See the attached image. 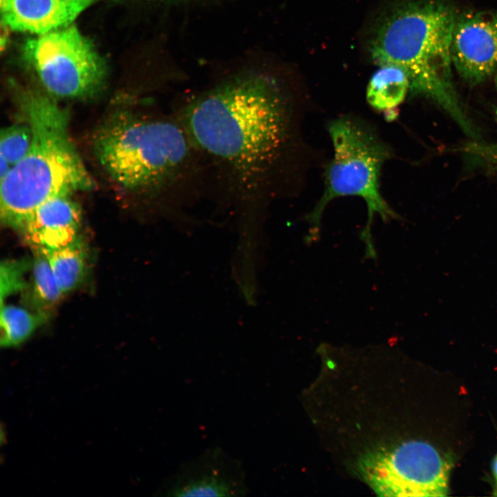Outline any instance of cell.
Returning <instances> with one entry per match:
<instances>
[{"label": "cell", "instance_id": "obj_10", "mask_svg": "<svg viewBox=\"0 0 497 497\" xmlns=\"http://www.w3.org/2000/svg\"><path fill=\"white\" fill-rule=\"evenodd\" d=\"M81 220L79 206L70 194L60 195L39 205L20 232L32 249L52 250L67 246L79 237Z\"/></svg>", "mask_w": 497, "mask_h": 497}, {"label": "cell", "instance_id": "obj_4", "mask_svg": "<svg viewBox=\"0 0 497 497\" xmlns=\"http://www.w3.org/2000/svg\"><path fill=\"white\" fill-rule=\"evenodd\" d=\"M453 8L441 0H409L381 23L371 42L376 64H391L407 75L410 90L430 99L476 138L452 82L451 46L456 20Z\"/></svg>", "mask_w": 497, "mask_h": 497}, {"label": "cell", "instance_id": "obj_14", "mask_svg": "<svg viewBox=\"0 0 497 497\" xmlns=\"http://www.w3.org/2000/svg\"><path fill=\"white\" fill-rule=\"evenodd\" d=\"M47 319L48 313L32 312L15 304H1V346L8 348L21 344Z\"/></svg>", "mask_w": 497, "mask_h": 497}, {"label": "cell", "instance_id": "obj_20", "mask_svg": "<svg viewBox=\"0 0 497 497\" xmlns=\"http://www.w3.org/2000/svg\"><path fill=\"white\" fill-rule=\"evenodd\" d=\"M10 28L5 23L1 22V49L3 50L4 46L7 44L8 40V29Z\"/></svg>", "mask_w": 497, "mask_h": 497}, {"label": "cell", "instance_id": "obj_13", "mask_svg": "<svg viewBox=\"0 0 497 497\" xmlns=\"http://www.w3.org/2000/svg\"><path fill=\"white\" fill-rule=\"evenodd\" d=\"M41 251L46 255L62 293L75 289L81 282L87 266L86 249L81 240L78 237L64 247Z\"/></svg>", "mask_w": 497, "mask_h": 497}, {"label": "cell", "instance_id": "obj_5", "mask_svg": "<svg viewBox=\"0 0 497 497\" xmlns=\"http://www.w3.org/2000/svg\"><path fill=\"white\" fill-rule=\"evenodd\" d=\"M329 133L333 155L325 169L324 190L306 220L318 227L327 204L335 198L356 196L363 199L368 210L366 227L361 237L366 254L375 258L371 226L375 214L383 221L398 219L380 191L382 167L391 156L389 146L364 121L353 117H341L330 122Z\"/></svg>", "mask_w": 497, "mask_h": 497}, {"label": "cell", "instance_id": "obj_22", "mask_svg": "<svg viewBox=\"0 0 497 497\" xmlns=\"http://www.w3.org/2000/svg\"><path fill=\"white\" fill-rule=\"evenodd\" d=\"M495 84H496V88H497V72H496V77H495Z\"/></svg>", "mask_w": 497, "mask_h": 497}, {"label": "cell", "instance_id": "obj_8", "mask_svg": "<svg viewBox=\"0 0 497 497\" xmlns=\"http://www.w3.org/2000/svg\"><path fill=\"white\" fill-rule=\"evenodd\" d=\"M160 491L171 497H239L247 495L249 489L240 460L216 447L181 465Z\"/></svg>", "mask_w": 497, "mask_h": 497}, {"label": "cell", "instance_id": "obj_17", "mask_svg": "<svg viewBox=\"0 0 497 497\" xmlns=\"http://www.w3.org/2000/svg\"><path fill=\"white\" fill-rule=\"evenodd\" d=\"M30 263L25 260L4 261L1 266V300L25 288V271Z\"/></svg>", "mask_w": 497, "mask_h": 497}, {"label": "cell", "instance_id": "obj_11", "mask_svg": "<svg viewBox=\"0 0 497 497\" xmlns=\"http://www.w3.org/2000/svg\"><path fill=\"white\" fill-rule=\"evenodd\" d=\"M99 0H3L1 22L14 31L38 35L70 26Z\"/></svg>", "mask_w": 497, "mask_h": 497}, {"label": "cell", "instance_id": "obj_6", "mask_svg": "<svg viewBox=\"0 0 497 497\" xmlns=\"http://www.w3.org/2000/svg\"><path fill=\"white\" fill-rule=\"evenodd\" d=\"M23 55L50 96L90 99L104 88L106 62L74 25L28 39Z\"/></svg>", "mask_w": 497, "mask_h": 497}, {"label": "cell", "instance_id": "obj_12", "mask_svg": "<svg viewBox=\"0 0 497 497\" xmlns=\"http://www.w3.org/2000/svg\"><path fill=\"white\" fill-rule=\"evenodd\" d=\"M409 90V78L401 68L380 65L369 81L366 98L376 110L394 116L395 110L403 102Z\"/></svg>", "mask_w": 497, "mask_h": 497}, {"label": "cell", "instance_id": "obj_21", "mask_svg": "<svg viewBox=\"0 0 497 497\" xmlns=\"http://www.w3.org/2000/svg\"><path fill=\"white\" fill-rule=\"evenodd\" d=\"M492 471H493V474H494V478H495V480H496V483L497 485V456H496V458H494V460L493 461Z\"/></svg>", "mask_w": 497, "mask_h": 497}, {"label": "cell", "instance_id": "obj_7", "mask_svg": "<svg viewBox=\"0 0 497 497\" xmlns=\"http://www.w3.org/2000/svg\"><path fill=\"white\" fill-rule=\"evenodd\" d=\"M451 465L433 446L418 440L370 451L358 463L361 476L381 496H445Z\"/></svg>", "mask_w": 497, "mask_h": 497}, {"label": "cell", "instance_id": "obj_1", "mask_svg": "<svg viewBox=\"0 0 497 497\" xmlns=\"http://www.w3.org/2000/svg\"><path fill=\"white\" fill-rule=\"evenodd\" d=\"M174 115L202 158L208 193L241 206L286 193L297 122L295 105L276 78L238 73L186 99Z\"/></svg>", "mask_w": 497, "mask_h": 497}, {"label": "cell", "instance_id": "obj_23", "mask_svg": "<svg viewBox=\"0 0 497 497\" xmlns=\"http://www.w3.org/2000/svg\"><path fill=\"white\" fill-rule=\"evenodd\" d=\"M3 0H0V3H1Z\"/></svg>", "mask_w": 497, "mask_h": 497}, {"label": "cell", "instance_id": "obj_9", "mask_svg": "<svg viewBox=\"0 0 497 497\" xmlns=\"http://www.w3.org/2000/svg\"><path fill=\"white\" fill-rule=\"evenodd\" d=\"M452 65L469 85L497 72V12H469L456 17L451 46Z\"/></svg>", "mask_w": 497, "mask_h": 497}, {"label": "cell", "instance_id": "obj_16", "mask_svg": "<svg viewBox=\"0 0 497 497\" xmlns=\"http://www.w3.org/2000/svg\"><path fill=\"white\" fill-rule=\"evenodd\" d=\"M31 140L32 131L26 122L3 128L0 135V156L6 158L13 167L25 157Z\"/></svg>", "mask_w": 497, "mask_h": 497}, {"label": "cell", "instance_id": "obj_3", "mask_svg": "<svg viewBox=\"0 0 497 497\" xmlns=\"http://www.w3.org/2000/svg\"><path fill=\"white\" fill-rule=\"evenodd\" d=\"M17 94L32 140L25 157L1 180L0 215L6 226L21 231L46 200L89 191L94 183L70 138L68 112L38 90Z\"/></svg>", "mask_w": 497, "mask_h": 497}, {"label": "cell", "instance_id": "obj_15", "mask_svg": "<svg viewBox=\"0 0 497 497\" xmlns=\"http://www.w3.org/2000/svg\"><path fill=\"white\" fill-rule=\"evenodd\" d=\"M32 251L33 282L30 300L36 311L47 313V309L57 302L63 293L45 253L39 249Z\"/></svg>", "mask_w": 497, "mask_h": 497}, {"label": "cell", "instance_id": "obj_2", "mask_svg": "<svg viewBox=\"0 0 497 497\" xmlns=\"http://www.w3.org/2000/svg\"><path fill=\"white\" fill-rule=\"evenodd\" d=\"M94 150L110 177L130 191L172 207L206 193L204 163L174 113H113L98 128Z\"/></svg>", "mask_w": 497, "mask_h": 497}, {"label": "cell", "instance_id": "obj_18", "mask_svg": "<svg viewBox=\"0 0 497 497\" xmlns=\"http://www.w3.org/2000/svg\"><path fill=\"white\" fill-rule=\"evenodd\" d=\"M495 117L497 121V108L495 110ZM471 149L473 150V154L481 155L497 172V143L489 146L475 145Z\"/></svg>", "mask_w": 497, "mask_h": 497}, {"label": "cell", "instance_id": "obj_19", "mask_svg": "<svg viewBox=\"0 0 497 497\" xmlns=\"http://www.w3.org/2000/svg\"><path fill=\"white\" fill-rule=\"evenodd\" d=\"M12 166L2 156H0V179H3L10 173Z\"/></svg>", "mask_w": 497, "mask_h": 497}]
</instances>
